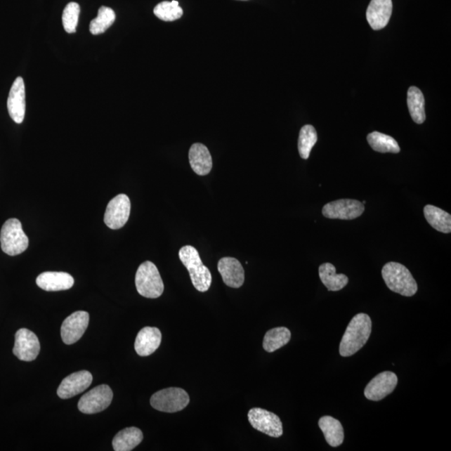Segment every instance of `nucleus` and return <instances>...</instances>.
<instances>
[{"label":"nucleus","instance_id":"obj_9","mask_svg":"<svg viewBox=\"0 0 451 451\" xmlns=\"http://www.w3.org/2000/svg\"><path fill=\"white\" fill-rule=\"evenodd\" d=\"M130 198L126 194H120L108 203L105 210L104 222L110 229H120L126 225L130 218Z\"/></svg>","mask_w":451,"mask_h":451},{"label":"nucleus","instance_id":"obj_26","mask_svg":"<svg viewBox=\"0 0 451 451\" xmlns=\"http://www.w3.org/2000/svg\"><path fill=\"white\" fill-rule=\"evenodd\" d=\"M291 339V332L285 327L274 328L267 332L263 339V348L268 353L277 351L289 344Z\"/></svg>","mask_w":451,"mask_h":451},{"label":"nucleus","instance_id":"obj_13","mask_svg":"<svg viewBox=\"0 0 451 451\" xmlns=\"http://www.w3.org/2000/svg\"><path fill=\"white\" fill-rule=\"evenodd\" d=\"M397 384V375L391 371H384L367 384L365 396L370 400H381L396 390Z\"/></svg>","mask_w":451,"mask_h":451},{"label":"nucleus","instance_id":"obj_7","mask_svg":"<svg viewBox=\"0 0 451 451\" xmlns=\"http://www.w3.org/2000/svg\"><path fill=\"white\" fill-rule=\"evenodd\" d=\"M113 399V392L110 386L101 384L84 395L78 403L81 412L92 414L108 408Z\"/></svg>","mask_w":451,"mask_h":451},{"label":"nucleus","instance_id":"obj_1","mask_svg":"<svg viewBox=\"0 0 451 451\" xmlns=\"http://www.w3.org/2000/svg\"><path fill=\"white\" fill-rule=\"evenodd\" d=\"M372 332V321L366 313H359L352 318L339 346V353L343 357L355 355L364 347Z\"/></svg>","mask_w":451,"mask_h":451},{"label":"nucleus","instance_id":"obj_16","mask_svg":"<svg viewBox=\"0 0 451 451\" xmlns=\"http://www.w3.org/2000/svg\"><path fill=\"white\" fill-rule=\"evenodd\" d=\"M393 11L392 0H371L366 11L368 23L374 30H382L388 25Z\"/></svg>","mask_w":451,"mask_h":451},{"label":"nucleus","instance_id":"obj_28","mask_svg":"<svg viewBox=\"0 0 451 451\" xmlns=\"http://www.w3.org/2000/svg\"><path fill=\"white\" fill-rule=\"evenodd\" d=\"M116 20V14L112 8L101 6L98 15L90 24V31L92 34L98 35L105 32Z\"/></svg>","mask_w":451,"mask_h":451},{"label":"nucleus","instance_id":"obj_12","mask_svg":"<svg viewBox=\"0 0 451 451\" xmlns=\"http://www.w3.org/2000/svg\"><path fill=\"white\" fill-rule=\"evenodd\" d=\"M90 315L85 311H77L66 318L61 326V338L65 344H73L81 339L88 325Z\"/></svg>","mask_w":451,"mask_h":451},{"label":"nucleus","instance_id":"obj_14","mask_svg":"<svg viewBox=\"0 0 451 451\" xmlns=\"http://www.w3.org/2000/svg\"><path fill=\"white\" fill-rule=\"evenodd\" d=\"M92 380V374L89 371L81 370L70 374L62 380L57 395L63 400L78 396L91 386Z\"/></svg>","mask_w":451,"mask_h":451},{"label":"nucleus","instance_id":"obj_23","mask_svg":"<svg viewBox=\"0 0 451 451\" xmlns=\"http://www.w3.org/2000/svg\"><path fill=\"white\" fill-rule=\"evenodd\" d=\"M318 272H320V277L322 284L329 291L341 290L348 284V277L342 273H336L335 267L329 263L322 264Z\"/></svg>","mask_w":451,"mask_h":451},{"label":"nucleus","instance_id":"obj_11","mask_svg":"<svg viewBox=\"0 0 451 451\" xmlns=\"http://www.w3.org/2000/svg\"><path fill=\"white\" fill-rule=\"evenodd\" d=\"M41 351L37 336L27 329H20L15 334V347L13 348L14 355L22 361H34Z\"/></svg>","mask_w":451,"mask_h":451},{"label":"nucleus","instance_id":"obj_10","mask_svg":"<svg viewBox=\"0 0 451 451\" xmlns=\"http://www.w3.org/2000/svg\"><path fill=\"white\" fill-rule=\"evenodd\" d=\"M365 211V205L353 199H340L328 203L322 209V215L329 219L353 220Z\"/></svg>","mask_w":451,"mask_h":451},{"label":"nucleus","instance_id":"obj_19","mask_svg":"<svg viewBox=\"0 0 451 451\" xmlns=\"http://www.w3.org/2000/svg\"><path fill=\"white\" fill-rule=\"evenodd\" d=\"M162 342V333L157 328L145 327L136 336L135 349L140 356H149L157 351Z\"/></svg>","mask_w":451,"mask_h":451},{"label":"nucleus","instance_id":"obj_17","mask_svg":"<svg viewBox=\"0 0 451 451\" xmlns=\"http://www.w3.org/2000/svg\"><path fill=\"white\" fill-rule=\"evenodd\" d=\"M218 271L224 284L233 289L242 286L245 280V273L240 261L234 258H223L219 260Z\"/></svg>","mask_w":451,"mask_h":451},{"label":"nucleus","instance_id":"obj_3","mask_svg":"<svg viewBox=\"0 0 451 451\" xmlns=\"http://www.w3.org/2000/svg\"><path fill=\"white\" fill-rule=\"evenodd\" d=\"M179 258L187 268L195 289L202 293L209 290L211 285V274L209 269L202 263L195 247L189 245L181 247Z\"/></svg>","mask_w":451,"mask_h":451},{"label":"nucleus","instance_id":"obj_24","mask_svg":"<svg viewBox=\"0 0 451 451\" xmlns=\"http://www.w3.org/2000/svg\"><path fill=\"white\" fill-rule=\"evenodd\" d=\"M424 218L429 224L438 232L450 233L451 232V216L445 211L432 205H426L424 209Z\"/></svg>","mask_w":451,"mask_h":451},{"label":"nucleus","instance_id":"obj_2","mask_svg":"<svg viewBox=\"0 0 451 451\" xmlns=\"http://www.w3.org/2000/svg\"><path fill=\"white\" fill-rule=\"evenodd\" d=\"M382 277L388 289L405 297H412L417 293V281L404 265L391 262L384 265Z\"/></svg>","mask_w":451,"mask_h":451},{"label":"nucleus","instance_id":"obj_27","mask_svg":"<svg viewBox=\"0 0 451 451\" xmlns=\"http://www.w3.org/2000/svg\"><path fill=\"white\" fill-rule=\"evenodd\" d=\"M370 147L375 152L381 153H399L400 148L392 136L374 131L367 136Z\"/></svg>","mask_w":451,"mask_h":451},{"label":"nucleus","instance_id":"obj_32","mask_svg":"<svg viewBox=\"0 0 451 451\" xmlns=\"http://www.w3.org/2000/svg\"><path fill=\"white\" fill-rule=\"evenodd\" d=\"M362 204H364V205H365V203H366V202H365V201H362Z\"/></svg>","mask_w":451,"mask_h":451},{"label":"nucleus","instance_id":"obj_4","mask_svg":"<svg viewBox=\"0 0 451 451\" xmlns=\"http://www.w3.org/2000/svg\"><path fill=\"white\" fill-rule=\"evenodd\" d=\"M136 287L139 294L145 298L161 297L164 284L156 265L150 261L140 264L136 274Z\"/></svg>","mask_w":451,"mask_h":451},{"label":"nucleus","instance_id":"obj_25","mask_svg":"<svg viewBox=\"0 0 451 451\" xmlns=\"http://www.w3.org/2000/svg\"><path fill=\"white\" fill-rule=\"evenodd\" d=\"M407 104L412 120L417 124L426 121V110H424V98L423 93L417 87L411 86L407 94Z\"/></svg>","mask_w":451,"mask_h":451},{"label":"nucleus","instance_id":"obj_30","mask_svg":"<svg viewBox=\"0 0 451 451\" xmlns=\"http://www.w3.org/2000/svg\"><path fill=\"white\" fill-rule=\"evenodd\" d=\"M154 15L163 21L171 22L179 20L183 15V11L179 6V3L174 0L158 4L154 8Z\"/></svg>","mask_w":451,"mask_h":451},{"label":"nucleus","instance_id":"obj_5","mask_svg":"<svg viewBox=\"0 0 451 451\" xmlns=\"http://www.w3.org/2000/svg\"><path fill=\"white\" fill-rule=\"evenodd\" d=\"M0 243L4 253L10 256L20 255L28 249L29 238L20 221L11 218L4 223L0 233Z\"/></svg>","mask_w":451,"mask_h":451},{"label":"nucleus","instance_id":"obj_21","mask_svg":"<svg viewBox=\"0 0 451 451\" xmlns=\"http://www.w3.org/2000/svg\"><path fill=\"white\" fill-rule=\"evenodd\" d=\"M143 433L136 427H129L117 433L114 437L112 445L116 451H131L140 444Z\"/></svg>","mask_w":451,"mask_h":451},{"label":"nucleus","instance_id":"obj_18","mask_svg":"<svg viewBox=\"0 0 451 451\" xmlns=\"http://www.w3.org/2000/svg\"><path fill=\"white\" fill-rule=\"evenodd\" d=\"M37 284L43 290L57 292L72 289L74 280L67 273L45 272L39 274L37 278Z\"/></svg>","mask_w":451,"mask_h":451},{"label":"nucleus","instance_id":"obj_31","mask_svg":"<svg viewBox=\"0 0 451 451\" xmlns=\"http://www.w3.org/2000/svg\"><path fill=\"white\" fill-rule=\"evenodd\" d=\"M81 7L75 2H70L65 6L62 15V23L66 32L73 34L77 32Z\"/></svg>","mask_w":451,"mask_h":451},{"label":"nucleus","instance_id":"obj_22","mask_svg":"<svg viewBox=\"0 0 451 451\" xmlns=\"http://www.w3.org/2000/svg\"><path fill=\"white\" fill-rule=\"evenodd\" d=\"M318 426L324 433L327 443L332 447H338L343 444L344 431L341 423L338 419L331 417H324L318 421Z\"/></svg>","mask_w":451,"mask_h":451},{"label":"nucleus","instance_id":"obj_8","mask_svg":"<svg viewBox=\"0 0 451 451\" xmlns=\"http://www.w3.org/2000/svg\"><path fill=\"white\" fill-rule=\"evenodd\" d=\"M247 418L255 430L271 437L277 438L282 435V424L277 414L266 410L254 408L249 410Z\"/></svg>","mask_w":451,"mask_h":451},{"label":"nucleus","instance_id":"obj_20","mask_svg":"<svg viewBox=\"0 0 451 451\" xmlns=\"http://www.w3.org/2000/svg\"><path fill=\"white\" fill-rule=\"evenodd\" d=\"M189 162L192 169L199 176L209 175L212 169V158L206 145L193 144L189 150Z\"/></svg>","mask_w":451,"mask_h":451},{"label":"nucleus","instance_id":"obj_6","mask_svg":"<svg viewBox=\"0 0 451 451\" xmlns=\"http://www.w3.org/2000/svg\"><path fill=\"white\" fill-rule=\"evenodd\" d=\"M189 402L188 393L180 388H164L150 398L153 408L166 413L179 412L188 405Z\"/></svg>","mask_w":451,"mask_h":451},{"label":"nucleus","instance_id":"obj_15","mask_svg":"<svg viewBox=\"0 0 451 451\" xmlns=\"http://www.w3.org/2000/svg\"><path fill=\"white\" fill-rule=\"evenodd\" d=\"M25 86L23 78L17 77L13 83L7 101L8 114L17 124L24 122L25 117Z\"/></svg>","mask_w":451,"mask_h":451},{"label":"nucleus","instance_id":"obj_29","mask_svg":"<svg viewBox=\"0 0 451 451\" xmlns=\"http://www.w3.org/2000/svg\"><path fill=\"white\" fill-rule=\"evenodd\" d=\"M318 140L315 128L311 125H306L300 130L299 137V152L300 157L307 160L311 150Z\"/></svg>","mask_w":451,"mask_h":451}]
</instances>
